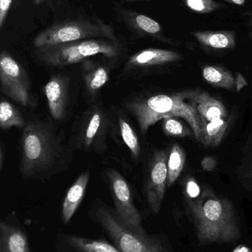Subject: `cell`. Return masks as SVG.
Returning <instances> with one entry per match:
<instances>
[{
  "instance_id": "cell-1",
  "label": "cell",
  "mask_w": 252,
  "mask_h": 252,
  "mask_svg": "<svg viewBox=\"0 0 252 252\" xmlns=\"http://www.w3.org/2000/svg\"><path fill=\"white\" fill-rule=\"evenodd\" d=\"M71 145L65 144L51 123L33 120L21 137L19 171L25 179L44 180L65 171L72 162Z\"/></svg>"
},
{
  "instance_id": "cell-2",
  "label": "cell",
  "mask_w": 252,
  "mask_h": 252,
  "mask_svg": "<svg viewBox=\"0 0 252 252\" xmlns=\"http://www.w3.org/2000/svg\"><path fill=\"white\" fill-rule=\"evenodd\" d=\"M186 203L201 244H232L241 238V226L230 200L207 189L198 198L186 199Z\"/></svg>"
},
{
  "instance_id": "cell-3",
  "label": "cell",
  "mask_w": 252,
  "mask_h": 252,
  "mask_svg": "<svg viewBox=\"0 0 252 252\" xmlns=\"http://www.w3.org/2000/svg\"><path fill=\"white\" fill-rule=\"evenodd\" d=\"M198 90L136 99L128 103L127 109L136 118L143 134L164 118H181L190 126L195 139L201 142V120L195 102Z\"/></svg>"
},
{
  "instance_id": "cell-4",
  "label": "cell",
  "mask_w": 252,
  "mask_h": 252,
  "mask_svg": "<svg viewBox=\"0 0 252 252\" xmlns=\"http://www.w3.org/2000/svg\"><path fill=\"white\" fill-rule=\"evenodd\" d=\"M89 217L116 248L122 252H171L158 235L136 233L127 229L117 217L113 208L102 200L96 199L88 211Z\"/></svg>"
},
{
  "instance_id": "cell-5",
  "label": "cell",
  "mask_w": 252,
  "mask_h": 252,
  "mask_svg": "<svg viewBox=\"0 0 252 252\" xmlns=\"http://www.w3.org/2000/svg\"><path fill=\"white\" fill-rule=\"evenodd\" d=\"M119 40L93 38L36 49L37 60L54 67H63L103 55L109 59L118 57L122 51Z\"/></svg>"
},
{
  "instance_id": "cell-6",
  "label": "cell",
  "mask_w": 252,
  "mask_h": 252,
  "mask_svg": "<svg viewBox=\"0 0 252 252\" xmlns=\"http://www.w3.org/2000/svg\"><path fill=\"white\" fill-rule=\"evenodd\" d=\"M93 38L118 39L112 25L98 17L62 21L40 32L34 40L36 49Z\"/></svg>"
},
{
  "instance_id": "cell-7",
  "label": "cell",
  "mask_w": 252,
  "mask_h": 252,
  "mask_svg": "<svg viewBox=\"0 0 252 252\" xmlns=\"http://www.w3.org/2000/svg\"><path fill=\"white\" fill-rule=\"evenodd\" d=\"M105 174L113 201L114 211L120 221L136 233L146 234L142 215L135 205L130 185L125 178L115 169H109Z\"/></svg>"
},
{
  "instance_id": "cell-8",
  "label": "cell",
  "mask_w": 252,
  "mask_h": 252,
  "mask_svg": "<svg viewBox=\"0 0 252 252\" xmlns=\"http://www.w3.org/2000/svg\"><path fill=\"white\" fill-rule=\"evenodd\" d=\"M109 119L103 108L94 104L86 110L77 128L75 145L78 148L96 154L107 151Z\"/></svg>"
},
{
  "instance_id": "cell-9",
  "label": "cell",
  "mask_w": 252,
  "mask_h": 252,
  "mask_svg": "<svg viewBox=\"0 0 252 252\" xmlns=\"http://www.w3.org/2000/svg\"><path fill=\"white\" fill-rule=\"evenodd\" d=\"M1 91L19 104H31V84L25 68L7 52L0 56Z\"/></svg>"
},
{
  "instance_id": "cell-10",
  "label": "cell",
  "mask_w": 252,
  "mask_h": 252,
  "mask_svg": "<svg viewBox=\"0 0 252 252\" xmlns=\"http://www.w3.org/2000/svg\"><path fill=\"white\" fill-rule=\"evenodd\" d=\"M168 156L167 151H155L152 156L147 173L145 179V198L152 215H158L162 206L167 187V161Z\"/></svg>"
},
{
  "instance_id": "cell-11",
  "label": "cell",
  "mask_w": 252,
  "mask_h": 252,
  "mask_svg": "<svg viewBox=\"0 0 252 252\" xmlns=\"http://www.w3.org/2000/svg\"><path fill=\"white\" fill-rule=\"evenodd\" d=\"M44 93L52 118L63 121L68 108L69 78L62 74L55 75L44 86Z\"/></svg>"
},
{
  "instance_id": "cell-12",
  "label": "cell",
  "mask_w": 252,
  "mask_h": 252,
  "mask_svg": "<svg viewBox=\"0 0 252 252\" xmlns=\"http://www.w3.org/2000/svg\"><path fill=\"white\" fill-rule=\"evenodd\" d=\"M55 252H122L112 243L76 235L59 233L56 237Z\"/></svg>"
},
{
  "instance_id": "cell-13",
  "label": "cell",
  "mask_w": 252,
  "mask_h": 252,
  "mask_svg": "<svg viewBox=\"0 0 252 252\" xmlns=\"http://www.w3.org/2000/svg\"><path fill=\"white\" fill-rule=\"evenodd\" d=\"M181 58V55L173 50L148 48L133 54L129 59L127 66L130 69H146L173 63L180 60Z\"/></svg>"
},
{
  "instance_id": "cell-14",
  "label": "cell",
  "mask_w": 252,
  "mask_h": 252,
  "mask_svg": "<svg viewBox=\"0 0 252 252\" xmlns=\"http://www.w3.org/2000/svg\"><path fill=\"white\" fill-rule=\"evenodd\" d=\"M118 13L125 25L138 35L164 39L162 27L152 18L125 8L119 9Z\"/></svg>"
},
{
  "instance_id": "cell-15",
  "label": "cell",
  "mask_w": 252,
  "mask_h": 252,
  "mask_svg": "<svg viewBox=\"0 0 252 252\" xmlns=\"http://www.w3.org/2000/svg\"><path fill=\"white\" fill-rule=\"evenodd\" d=\"M90 176V169H87L78 176L67 192L62 209V219L65 224L69 223L81 204L85 195Z\"/></svg>"
},
{
  "instance_id": "cell-16",
  "label": "cell",
  "mask_w": 252,
  "mask_h": 252,
  "mask_svg": "<svg viewBox=\"0 0 252 252\" xmlns=\"http://www.w3.org/2000/svg\"><path fill=\"white\" fill-rule=\"evenodd\" d=\"M0 252H32L29 240L23 229L1 221Z\"/></svg>"
},
{
  "instance_id": "cell-17",
  "label": "cell",
  "mask_w": 252,
  "mask_h": 252,
  "mask_svg": "<svg viewBox=\"0 0 252 252\" xmlns=\"http://www.w3.org/2000/svg\"><path fill=\"white\" fill-rule=\"evenodd\" d=\"M197 110L202 121L211 122L228 118V112L223 103L199 89L195 98Z\"/></svg>"
},
{
  "instance_id": "cell-18",
  "label": "cell",
  "mask_w": 252,
  "mask_h": 252,
  "mask_svg": "<svg viewBox=\"0 0 252 252\" xmlns=\"http://www.w3.org/2000/svg\"><path fill=\"white\" fill-rule=\"evenodd\" d=\"M82 76L86 90L92 96L95 95L109 79V72L105 66L87 59L82 63Z\"/></svg>"
},
{
  "instance_id": "cell-19",
  "label": "cell",
  "mask_w": 252,
  "mask_h": 252,
  "mask_svg": "<svg viewBox=\"0 0 252 252\" xmlns=\"http://www.w3.org/2000/svg\"><path fill=\"white\" fill-rule=\"evenodd\" d=\"M192 35L203 46L215 50L232 49L236 44L233 31H197Z\"/></svg>"
},
{
  "instance_id": "cell-20",
  "label": "cell",
  "mask_w": 252,
  "mask_h": 252,
  "mask_svg": "<svg viewBox=\"0 0 252 252\" xmlns=\"http://www.w3.org/2000/svg\"><path fill=\"white\" fill-rule=\"evenodd\" d=\"M229 120L201 122V143L206 147H217L221 143L229 127Z\"/></svg>"
},
{
  "instance_id": "cell-21",
  "label": "cell",
  "mask_w": 252,
  "mask_h": 252,
  "mask_svg": "<svg viewBox=\"0 0 252 252\" xmlns=\"http://www.w3.org/2000/svg\"><path fill=\"white\" fill-rule=\"evenodd\" d=\"M203 78L214 87L229 91L235 90V78L232 72L218 66H206L203 68Z\"/></svg>"
},
{
  "instance_id": "cell-22",
  "label": "cell",
  "mask_w": 252,
  "mask_h": 252,
  "mask_svg": "<svg viewBox=\"0 0 252 252\" xmlns=\"http://www.w3.org/2000/svg\"><path fill=\"white\" fill-rule=\"evenodd\" d=\"M186 157V153L180 145L174 144L172 146L167 161V188L173 186L181 174Z\"/></svg>"
},
{
  "instance_id": "cell-23",
  "label": "cell",
  "mask_w": 252,
  "mask_h": 252,
  "mask_svg": "<svg viewBox=\"0 0 252 252\" xmlns=\"http://www.w3.org/2000/svg\"><path fill=\"white\" fill-rule=\"evenodd\" d=\"M26 125L20 112L11 103L1 100L0 103V126L3 130L10 127H22Z\"/></svg>"
},
{
  "instance_id": "cell-24",
  "label": "cell",
  "mask_w": 252,
  "mask_h": 252,
  "mask_svg": "<svg viewBox=\"0 0 252 252\" xmlns=\"http://www.w3.org/2000/svg\"><path fill=\"white\" fill-rule=\"evenodd\" d=\"M120 133L127 148L130 150L132 157L135 159H138L141 154V146L139 138L132 126L127 122V120L123 117L118 118Z\"/></svg>"
},
{
  "instance_id": "cell-25",
  "label": "cell",
  "mask_w": 252,
  "mask_h": 252,
  "mask_svg": "<svg viewBox=\"0 0 252 252\" xmlns=\"http://www.w3.org/2000/svg\"><path fill=\"white\" fill-rule=\"evenodd\" d=\"M163 130L164 133L169 136L182 138L186 137L192 133V131L176 118H164L163 120Z\"/></svg>"
},
{
  "instance_id": "cell-26",
  "label": "cell",
  "mask_w": 252,
  "mask_h": 252,
  "mask_svg": "<svg viewBox=\"0 0 252 252\" xmlns=\"http://www.w3.org/2000/svg\"><path fill=\"white\" fill-rule=\"evenodd\" d=\"M186 6L199 13H210L217 10L220 4L213 0H186Z\"/></svg>"
},
{
  "instance_id": "cell-27",
  "label": "cell",
  "mask_w": 252,
  "mask_h": 252,
  "mask_svg": "<svg viewBox=\"0 0 252 252\" xmlns=\"http://www.w3.org/2000/svg\"><path fill=\"white\" fill-rule=\"evenodd\" d=\"M201 189L194 179H188L185 185V195L186 199L193 200L201 195Z\"/></svg>"
},
{
  "instance_id": "cell-28",
  "label": "cell",
  "mask_w": 252,
  "mask_h": 252,
  "mask_svg": "<svg viewBox=\"0 0 252 252\" xmlns=\"http://www.w3.org/2000/svg\"><path fill=\"white\" fill-rule=\"evenodd\" d=\"M13 0H0V28H2L7 19Z\"/></svg>"
},
{
  "instance_id": "cell-29",
  "label": "cell",
  "mask_w": 252,
  "mask_h": 252,
  "mask_svg": "<svg viewBox=\"0 0 252 252\" xmlns=\"http://www.w3.org/2000/svg\"><path fill=\"white\" fill-rule=\"evenodd\" d=\"M217 165V161L214 157H206L201 161V167L205 171L211 172Z\"/></svg>"
},
{
  "instance_id": "cell-30",
  "label": "cell",
  "mask_w": 252,
  "mask_h": 252,
  "mask_svg": "<svg viewBox=\"0 0 252 252\" xmlns=\"http://www.w3.org/2000/svg\"><path fill=\"white\" fill-rule=\"evenodd\" d=\"M248 86V82L241 73L238 72L235 76V91L239 93L243 88Z\"/></svg>"
},
{
  "instance_id": "cell-31",
  "label": "cell",
  "mask_w": 252,
  "mask_h": 252,
  "mask_svg": "<svg viewBox=\"0 0 252 252\" xmlns=\"http://www.w3.org/2000/svg\"><path fill=\"white\" fill-rule=\"evenodd\" d=\"M232 252H252V250L247 246L240 245Z\"/></svg>"
},
{
  "instance_id": "cell-32",
  "label": "cell",
  "mask_w": 252,
  "mask_h": 252,
  "mask_svg": "<svg viewBox=\"0 0 252 252\" xmlns=\"http://www.w3.org/2000/svg\"><path fill=\"white\" fill-rule=\"evenodd\" d=\"M4 145H3L2 142L1 144V148H0V170H2L3 168V163H4Z\"/></svg>"
},
{
  "instance_id": "cell-33",
  "label": "cell",
  "mask_w": 252,
  "mask_h": 252,
  "mask_svg": "<svg viewBox=\"0 0 252 252\" xmlns=\"http://www.w3.org/2000/svg\"><path fill=\"white\" fill-rule=\"evenodd\" d=\"M225 1H229V2L237 4V5H243V4H245L247 0H225Z\"/></svg>"
},
{
  "instance_id": "cell-34",
  "label": "cell",
  "mask_w": 252,
  "mask_h": 252,
  "mask_svg": "<svg viewBox=\"0 0 252 252\" xmlns=\"http://www.w3.org/2000/svg\"><path fill=\"white\" fill-rule=\"evenodd\" d=\"M33 1L36 5H38V4H41L44 0H33Z\"/></svg>"
},
{
  "instance_id": "cell-35",
  "label": "cell",
  "mask_w": 252,
  "mask_h": 252,
  "mask_svg": "<svg viewBox=\"0 0 252 252\" xmlns=\"http://www.w3.org/2000/svg\"><path fill=\"white\" fill-rule=\"evenodd\" d=\"M124 1H144V0H124Z\"/></svg>"
}]
</instances>
